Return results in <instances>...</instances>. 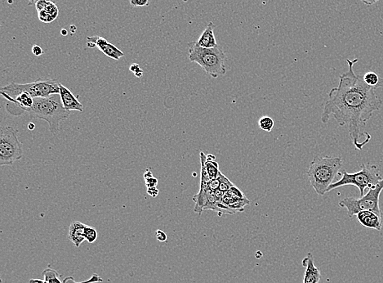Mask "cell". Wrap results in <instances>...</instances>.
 Wrapping results in <instances>:
<instances>
[{
  "instance_id": "24",
  "label": "cell",
  "mask_w": 383,
  "mask_h": 283,
  "mask_svg": "<svg viewBox=\"0 0 383 283\" xmlns=\"http://www.w3.org/2000/svg\"><path fill=\"white\" fill-rule=\"evenodd\" d=\"M226 195H228L229 197H231L234 200H237V199H242V198H246L245 195L237 187L234 185L233 187H231L226 193Z\"/></svg>"
},
{
  "instance_id": "25",
  "label": "cell",
  "mask_w": 383,
  "mask_h": 283,
  "mask_svg": "<svg viewBox=\"0 0 383 283\" xmlns=\"http://www.w3.org/2000/svg\"><path fill=\"white\" fill-rule=\"evenodd\" d=\"M132 7H147L149 0H129Z\"/></svg>"
},
{
  "instance_id": "18",
  "label": "cell",
  "mask_w": 383,
  "mask_h": 283,
  "mask_svg": "<svg viewBox=\"0 0 383 283\" xmlns=\"http://www.w3.org/2000/svg\"><path fill=\"white\" fill-rule=\"evenodd\" d=\"M250 202L247 198H242V199H237V200L232 201L231 205H229V208L233 210L235 213L239 212H243L244 210V207L246 205H249Z\"/></svg>"
},
{
  "instance_id": "8",
  "label": "cell",
  "mask_w": 383,
  "mask_h": 283,
  "mask_svg": "<svg viewBox=\"0 0 383 283\" xmlns=\"http://www.w3.org/2000/svg\"><path fill=\"white\" fill-rule=\"evenodd\" d=\"M18 131L13 127H1L0 129V165L10 166L23 156Z\"/></svg>"
},
{
  "instance_id": "17",
  "label": "cell",
  "mask_w": 383,
  "mask_h": 283,
  "mask_svg": "<svg viewBox=\"0 0 383 283\" xmlns=\"http://www.w3.org/2000/svg\"><path fill=\"white\" fill-rule=\"evenodd\" d=\"M364 81L367 85L370 86L375 89L383 88V78H380L375 72H369L363 75Z\"/></svg>"
},
{
  "instance_id": "13",
  "label": "cell",
  "mask_w": 383,
  "mask_h": 283,
  "mask_svg": "<svg viewBox=\"0 0 383 283\" xmlns=\"http://www.w3.org/2000/svg\"><path fill=\"white\" fill-rule=\"evenodd\" d=\"M214 28L215 25L212 22L209 23L205 31H203L200 39L195 42L196 44L204 48H212L218 45L215 37Z\"/></svg>"
},
{
  "instance_id": "10",
  "label": "cell",
  "mask_w": 383,
  "mask_h": 283,
  "mask_svg": "<svg viewBox=\"0 0 383 283\" xmlns=\"http://www.w3.org/2000/svg\"><path fill=\"white\" fill-rule=\"evenodd\" d=\"M59 95L61 97L62 105L65 109L72 112V111H78L83 112V104L79 102V99L74 95L71 91L66 88L62 83H59Z\"/></svg>"
},
{
  "instance_id": "9",
  "label": "cell",
  "mask_w": 383,
  "mask_h": 283,
  "mask_svg": "<svg viewBox=\"0 0 383 283\" xmlns=\"http://www.w3.org/2000/svg\"><path fill=\"white\" fill-rule=\"evenodd\" d=\"M88 48H97L104 53L106 57L114 60H119L124 57V53L114 44L108 42L107 40L98 36H88L87 37Z\"/></svg>"
},
{
  "instance_id": "3",
  "label": "cell",
  "mask_w": 383,
  "mask_h": 283,
  "mask_svg": "<svg viewBox=\"0 0 383 283\" xmlns=\"http://www.w3.org/2000/svg\"><path fill=\"white\" fill-rule=\"evenodd\" d=\"M27 112L31 118L48 122L51 133L53 135L59 132L60 122L68 118L70 114V112L63 107L59 94L48 98H34L33 105Z\"/></svg>"
},
{
  "instance_id": "20",
  "label": "cell",
  "mask_w": 383,
  "mask_h": 283,
  "mask_svg": "<svg viewBox=\"0 0 383 283\" xmlns=\"http://www.w3.org/2000/svg\"><path fill=\"white\" fill-rule=\"evenodd\" d=\"M258 124H259L260 129L262 130L271 132L273 129L274 121L272 117L265 116V117H262L260 118Z\"/></svg>"
},
{
  "instance_id": "26",
  "label": "cell",
  "mask_w": 383,
  "mask_h": 283,
  "mask_svg": "<svg viewBox=\"0 0 383 283\" xmlns=\"http://www.w3.org/2000/svg\"><path fill=\"white\" fill-rule=\"evenodd\" d=\"M145 186L147 187L148 188H154V187H156L158 184V179H155V177L153 176L151 177V178H149V179H145Z\"/></svg>"
},
{
  "instance_id": "6",
  "label": "cell",
  "mask_w": 383,
  "mask_h": 283,
  "mask_svg": "<svg viewBox=\"0 0 383 283\" xmlns=\"http://www.w3.org/2000/svg\"><path fill=\"white\" fill-rule=\"evenodd\" d=\"M341 174L342 178L329 186L328 193L343 186L353 185L358 188L360 193V197H362L364 195V192L367 188H374V186H376L383 179L379 174L378 167L368 164H362L361 169L354 174H349L346 170H343L341 172Z\"/></svg>"
},
{
  "instance_id": "22",
  "label": "cell",
  "mask_w": 383,
  "mask_h": 283,
  "mask_svg": "<svg viewBox=\"0 0 383 283\" xmlns=\"http://www.w3.org/2000/svg\"><path fill=\"white\" fill-rule=\"evenodd\" d=\"M218 179H220V186H219V189L222 191L224 193H226L227 191L233 187V183H231V181L229 180L228 178H226L224 174H221V172H220V174L218 175Z\"/></svg>"
},
{
  "instance_id": "36",
  "label": "cell",
  "mask_w": 383,
  "mask_h": 283,
  "mask_svg": "<svg viewBox=\"0 0 383 283\" xmlns=\"http://www.w3.org/2000/svg\"><path fill=\"white\" fill-rule=\"evenodd\" d=\"M134 74L135 75V77H139V78H140V77H142L144 72H143L142 70L140 68V69H138L136 72H134Z\"/></svg>"
},
{
  "instance_id": "33",
  "label": "cell",
  "mask_w": 383,
  "mask_h": 283,
  "mask_svg": "<svg viewBox=\"0 0 383 283\" xmlns=\"http://www.w3.org/2000/svg\"><path fill=\"white\" fill-rule=\"evenodd\" d=\"M140 67L139 65L137 64V63H134V64H132L131 66H130V67H129V71L132 72H136L137 71H138V69H140Z\"/></svg>"
},
{
  "instance_id": "7",
  "label": "cell",
  "mask_w": 383,
  "mask_h": 283,
  "mask_svg": "<svg viewBox=\"0 0 383 283\" xmlns=\"http://www.w3.org/2000/svg\"><path fill=\"white\" fill-rule=\"evenodd\" d=\"M383 190V179L374 188H369V192L360 198L348 197L338 203L341 208L348 210L349 218H353L358 213L364 210H371L382 216V211L379 206V198Z\"/></svg>"
},
{
  "instance_id": "23",
  "label": "cell",
  "mask_w": 383,
  "mask_h": 283,
  "mask_svg": "<svg viewBox=\"0 0 383 283\" xmlns=\"http://www.w3.org/2000/svg\"><path fill=\"white\" fill-rule=\"evenodd\" d=\"M98 282H103V279L97 274H93V276L91 277L90 279H88L87 281L82 282V283H76L74 281L73 277H67L63 280V283H98Z\"/></svg>"
},
{
  "instance_id": "29",
  "label": "cell",
  "mask_w": 383,
  "mask_h": 283,
  "mask_svg": "<svg viewBox=\"0 0 383 283\" xmlns=\"http://www.w3.org/2000/svg\"><path fill=\"white\" fill-rule=\"evenodd\" d=\"M155 237H156L159 242H165L167 240L166 233L161 231V230H157L156 231Z\"/></svg>"
},
{
  "instance_id": "27",
  "label": "cell",
  "mask_w": 383,
  "mask_h": 283,
  "mask_svg": "<svg viewBox=\"0 0 383 283\" xmlns=\"http://www.w3.org/2000/svg\"><path fill=\"white\" fill-rule=\"evenodd\" d=\"M31 52L36 57H40L41 55L43 54V50L41 48L40 46L34 45L31 48Z\"/></svg>"
},
{
  "instance_id": "12",
  "label": "cell",
  "mask_w": 383,
  "mask_h": 283,
  "mask_svg": "<svg viewBox=\"0 0 383 283\" xmlns=\"http://www.w3.org/2000/svg\"><path fill=\"white\" fill-rule=\"evenodd\" d=\"M357 220L362 226L380 231L383 227L382 216L371 210H364L356 214Z\"/></svg>"
},
{
  "instance_id": "31",
  "label": "cell",
  "mask_w": 383,
  "mask_h": 283,
  "mask_svg": "<svg viewBox=\"0 0 383 283\" xmlns=\"http://www.w3.org/2000/svg\"><path fill=\"white\" fill-rule=\"evenodd\" d=\"M39 1H42V0H28L29 4L28 5H36V3L37 2H39ZM46 1H48V2H54V3H57L59 0H46Z\"/></svg>"
},
{
  "instance_id": "32",
  "label": "cell",
  "mask_w": 383,
  "mask_h": 283,
  "mask_svg": "<svg viewBox=\"0 0 383 283\" xmlns=\"http://www.w3.org/2000/svg\"><path fill=\"white\" fill-rule=\"evenodd\" d=\"M364 4L368 5V6H371V5L375 4L377 2H379V0H360Z\"/></svg>"
},
{
  "instance_id": "16",
  "label": "cell",
  "mask_w": 383,
  "mask_h": 283,
  "mask_svg": "<svg viewBox=\"0 0 383 283\" xmlns=\"http://www.w3.org/2000/svg\"><path fill=\"white\" fill-rule=\"evenodd\" d=\"M205 166L211 180L217 179L221 171L219 170V164L216 162V157L214 155L209 154L206 156V158L205 160Z\"/></svg>"
},
{
  "instance_id": "2",
  "label": "cell",
  "mask_w": 383,
  "mask_h": 283,
  "mask_svg": "<svg viewBox=\"0 0 383 283\" xmlns=\"http://www.w3.org/2000/svg\"><path fill=\"white\" fill-rule=\"evenodd\" d=\"M343 168V159L340 157L315 156L307 169V174L311 185L317 194L323 196L333 184L336 177Z\"/></svg>"
},
{
  "instance_id": "30",
  "label": "cell",
  "mask_w": 383,
  "mask_h": 283,
  "mask_svg": "<svg viewBox=\"0 0 383 283\" xmlns=\"http://www.w3.org/2000/svg\"><path fill=\"white\" fill-rule=\"evenodd\" d=\"M159 189H158L156 187H154V188H147V193L149 194V195L151 196L152 198H156L158 195H159Z\"/></svg>"
},
{
  "instance_id": "37",
  "label": "cell",
  "mask_w": 383,
  "mask_h": 283,
  "mask_svg": "<svg viewBox=\"0 0 383 283\" xmlns=\"http://www.w3.org/2000/svg\"><path fill=\"white\" fill-rule=\"evenodd\" d=\"M35 125L33 123H31V124H28L29 130H33V129H35Z\"/></svg>"
},
{
  "instance_id": "21",
  "label": "cell",
  "mask_w": 383,
  "mask_h": 283,
  "mask_svg": "<svg viewBox=\"0 0 383 283\" xmlns=\"http://www.w3.org/2000/svg\"><path fill=\"white\" fill-rule=\"evenodd\" d=\"M84 236H85L86 240L89 243H93L98 239V232L93 227L86 225L85 230H84Z\"/></svg>"
},
{
  "instance_id": "19",
  "label": "cell",
  "mask_w": 383,
  "mask_h": 283,
  "mask_svg": "<svg viewBox=\"0 0 383 283\" xmlns=\"http://www.w3.org/2000/svg\"><path fill=\"white\" fill-rule=\"evenodd\" d=\"M44 280L49 283H62L58 279V273L54 269L48 268L43 273Z\"/></svg>"
},
{
  "instance_id": "28",
  "label": "cell",
  "mask_w": 383,
  "mask_h": 283,
  "mask_svg": "<svg viewBox=\"0 0 383 283\" xmlns=\"http://www.w3.org/2000/svg\"><path fill=\"white\" fill-rule=\"evenodd\" d=\"M219 186H220V179L217 177V179H212L210 182L209 188L212 189V191L217 190L218 189Z\"/></svg>"
},
{
  "instance_id": "15",
  "label": "cell",
  "mask_w": 383,
  "mask_h": 283,
  "mask_svg": "<svg viewBox=\"0 0 383 283\" xmlns=\"http://www.w3.org/2000/svg\"><path fill=\"white\" fill-rule=\"evenodd\" d=\"M38 12V18L41 22L50 23L57 18L59 11L54 2H48V5Z\"/></svg>"
},
{
  "instance_id": "35",
  "label": "cell",
  "mask_w": 383,
  "mask_h": 283,
  "mask_svg": "<svg viewBox=\"0 0 383 283\" xmlns=\"http://www.w3.org/2000/svg\"><path fill=\"white\" fill-rule=\"evenodd\" d=\"M29 283H49L46 282L45 280H40V279H31Z\"/></svg>"
},
{
  "instance_id": "38",
  "label": "cell",
  "mask_w": 383,
  "mask_h": 283,
  "mask_svg": "<svg viewBox=\"0 0 383 283\" xmlns=\"http://www.w3.org/2000/svg\"><path fill=\"white\" fill-rule=\"evenodd\" d=\"M61 33H62V36H67V30H65V29H62V31H61Z\"/></svg>"
},
{
  "instance_id": "1",
  "label": "cell",
  "mask_w": 383,
  "mask_h": 283,
  "mask_svg": "<svg viewBox=\"0 0 383 283\" xmlns=\"http://www.w3.org/2000/svg\"><path fill=\"white\" fill-rule=\"evenodd\" d=\"M359 60L348 59L349 69L341 75L338 87L331 89L328 100L322 112L321 121L327 124L331 117L340 126H348L350 138L358 150H362L364 138L367 143L371 139L368 132L363 131L374 112L383 105L381 98L375 93V88L367 85L363 75H356L354 65Z\"/></svg>"
},
{
  "instance_id": "34",
  "label": "cell",
  "mask_w": 383,
  "mask_h": 283,
  "mask_svg": "<svg viewBox=\"0 0 383 283\" xmlns=\"http://www.w3.org/2000/svg\"><path fill=\"white\" fill-rule=\"evenodd\" d=\"M151 177H153L152 172L150 171V169H148L146 171H145V174H144V179H149V178H151Z\"/></svg>"
},
{
  "instance_id": "4",
  "label": "cell",
  "mask_w": 383,
  "mask_h": 283,
  "mask_svg": "<svg viewBox=\"0 0 383 283\" xmlns=\"http://www.w3.org/2000/svg\"><path fill=\"white\" fill-rule=\"evenodd\" d=\"M189 59L200 65L207 74L213 78L226 74V57L221 46L204 48L193 42L189 48Z\"/></svg>"
},
{
  "instance_id": "14",
  "label": "cell",
  "mask_w": 383,
  "mask_h": 283,
  "mask_svg": "<svg viewBox=\"0 0 383 283\" xmlns=\"http://www.w3.org/2000/svg\"><path fill=\"white\" fill-rule=\"evenodd\" d=\"M85 226V224L79 221L72 222L70 225L68 238L76 247H79L84 240H86L84 236Z\"/></svg>"
},
{
  "instance_id": "11",
  "label": "cell",
  "mask_w": 383,
  "mask_h": 283,
  "mask_svg": "<svg viewBox=\"0 0 383 283\" xmlns=\"http://www.w3.org/2000/svg\"><path fill=\"white\" fill-rule=\"evenodd\" d=\"M302 264L306 268L303 283H319L321 279V273L315 266L312 253L302 259Z\"/></svg>"
},
{
  "instance_id": "5",
  "label": "cell",
  "mask_w": 383,
  "mask_h": 283,
  "mask_svg": "<svg viewBox=\"0 0 383 283\" xmlns=\"http://www.w3.org/2000/svg\"><path fill=\"white\" fill-rule=\"evenodd\" d=\"M59 83L52 79H38L33 83H12L1 89L3 98H13L21 93H27L33 98H48L54 94H59Z\"/></svg>"
}]
</instances>
